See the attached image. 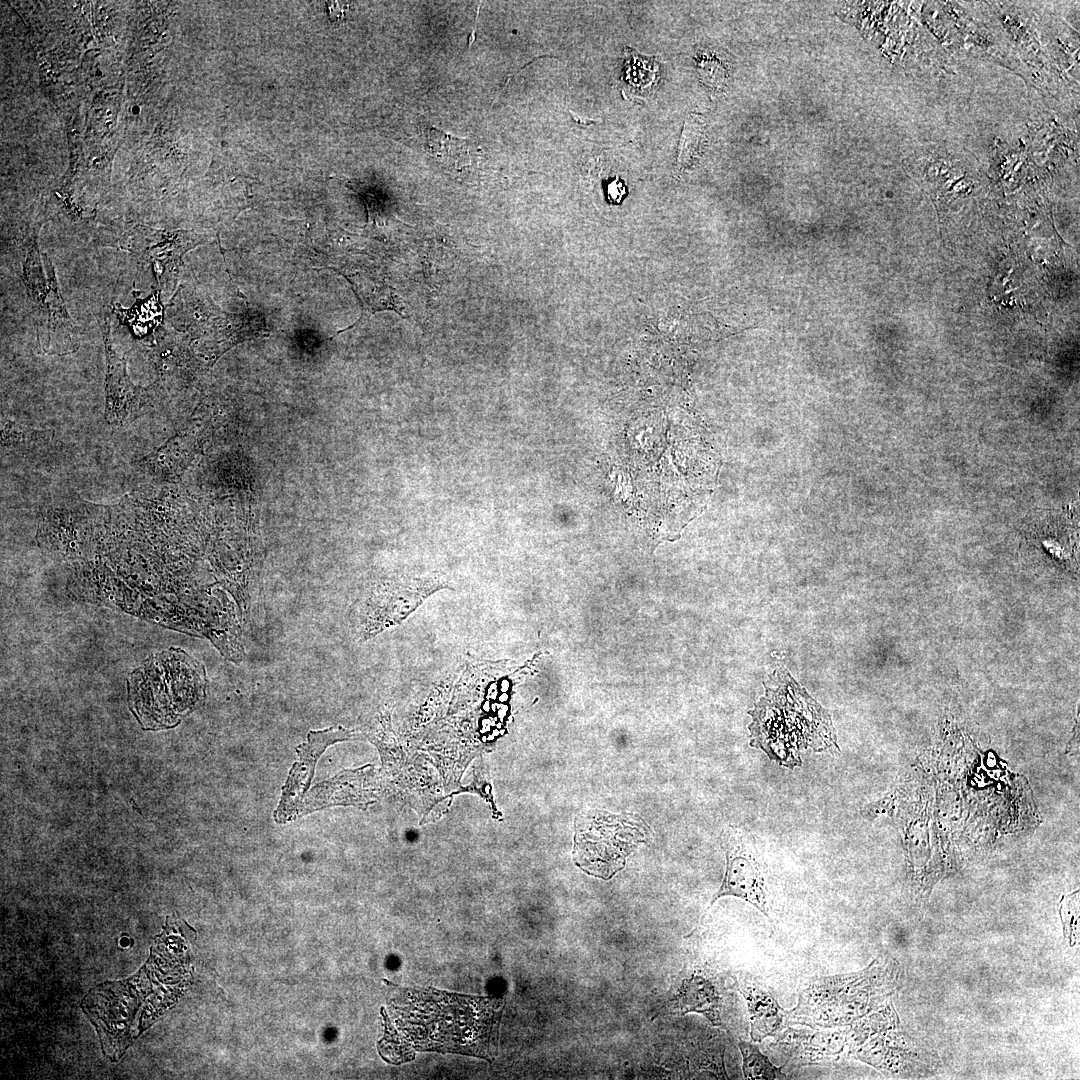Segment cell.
<instances>
[{
  "mask_svg": "<svg viewBox=\"0 0 1080 1080\" xmlns=\"http://www.w3.org/2000/svg\"><path fill=\"white\" fill-rule=\"evenodd\" d=\"M738 1047L742 1055V1071L746 1079L775 1080L786 1079L782 1067L775 1066L769 1058L761 1052L754 1041H738Z\"/></svg>",
  "mask_w": 1080,
  "mask_h": 1080,
  "instance_id": "12",
  "label": "cell"
},
{
  "mask_svg": "<svg viewBox=\"0 0 1080 1080\" xmlns=\"http://www.w3.org/2000/svg\"><path fill=\"white\" fill-rule=\"evenodd\" d=\"M447 587L448 583L438 576L381 583L366 603L363 620L365 636H373L385 628L399 624L425 599Z\"/></svg>",
  "mask_w": 1080,
  "mask_h": 1080,
  "instance_id": "5",
  "label": "cell"
},
{
  "mask_svg": "<svg viewBox=\"0 0 1080 1080\" xmlns=\"http://www.w3.org/2000/svg\"><path fill=\"white\" fill-rule=\"evenodd\" d=\"M670 1002L673 1011L679 1015L699 1013L712 1025L722 1026L721 991L710 976L699 970L683 977Z\"/></svg>",
  "mask_w": 1080,
  "mask_h": 1080,
  "instance_id": "10",
  "label": "cell"
},
{
  "mask_svg": "<svg viewBox=\"0 0 1080 1080\" xmlns=\"http://www.w3.org/2000/svg\"><path fill=\"white\" fill-rule=\"evenodd\" d=\"M22 279L34 304L38 330L42 326L40 346L51 354H66L78 348V330L66 311L59 293L53 265L47 255H40L35 239L26 245Z\"/></svg>",
  "mask_w": 1080,
  "mask_h": 1080,
  "instance_id": "3",
  "label": "cell"
},
{
  "mask_svg": "<svg viewBox=\"0 0 1080 1080\" xmlns=\"http://www.w3.org/2000/svg\"><path fill=\"white\" fill-rule=\"evenodd\" d=\"M355 736L356 735L352 731L344 729L343 727H332L323 731H311L308 734V743L300 745L298 748V751L300 752V761L292 768L289 779L284 787L281 805L278 809L282 807L285 810L295 808L297 798L299 796L302 798L304 791L310 785L316 760L329 744L340 740L352 739Z\"/></svg>",
  "mask_w": 1080,
  "mask_h": 1080,
  "instance_id": "8",
  "label": "cell"
},
{
  "mask_svg": "<svg viewBox=\"0 0 1080 1080\" xmlns=\"http://www.w3.org/2000/svg\"><path fill=\"white\" fill-rule=\"evenodd\" d=\"M705 138V123L700 115L687 117L678 146V166L687 168L699 156Z\"/></svg>",
  "mask_w": 1080,
  "mask_h": 1080,
  "instance_id": "13",
  "label": "cell"
},
{
  "mask_svg": "<svg viewBox=\"0 0 1080 1080\" xmlns=\"http://www.w3.org/2000/svg\"><path fill=\"white\" fill-rule=\"evenodd\" d=\"M197 243L187 232L139 227L126 234L122 247L147 263L159 287L174 282L184 253Z\"/></svg>",
  "mask_w": 1080,
  "mask_h": 1080,
  "instance_id": "6",
  "label": "cell"
},
{
  "mask_svg": "<svg viewBox=\"0 0 1080 1080\" xmlns=\"http://www.w3.org/2000/svg\"><path fill=\"white\" fill-rule=\"evenodd\" d=\"M132 112H133V113H135V114L139 113V112H140V109H139V107H138V106H134V107H133V109H132Z\"/></svg>",
  "mask_w": 1080,
  "mask_h": 1080,
  "instance_id": "14",
  "label": "cell"
},
{
  "mask_svg": "<svg viewBox=\"0 0 1080 1080\" xmlns=\"http://www.w3.org/2000/svg\"><path fill=\"white\" fill-rule=\"evenodd\" d=\"M102 329L107 359L106 418L110 423L122 424L134 408L138 391L127 374L125 357L115 349L106 317Z\"/></svg>",
  "mask_w": 1080,
  "mask_h": 1080,
  "instance_id": "7",
  "label": "cell"
},
{
  "mask_svg": "<svg viewBox=\"0 0 1080 1080\" xmlns=\"http://www.w3.org/2000/svg\"><path fill=\"white\" fill-rule=\"evenodd\" d=\"M426 149L438 161L461 171L472 162L473 152L477 151L473 142L467 138H458L434 126L425 131Z\"/></svg>",
  "mask_w": 1080,
  "mask_h": 1080,
  "instance_id": "11",
  "label": "cell"
},
{
  "mask_svg": "<svg viewBox=\"0 0 1080 1080\" xmlns=\"http://www.w3.org/2000/svg\"><path fill=\"white\" fill-rule=\"evenodd\" d=\"M404 1004L393 1034L406 1058L412 1050L488 1057L496 1031V999L428 989L413 991Z\"/></svg>",
  "mask_w": 1080,
  "mask_h": 1080,
  "instance_id": "1",
  "label": "cell"
},
{
  "mask_svg": "<svg viewBox=\"0 0 1080 1080\" xmlns=\"http://www.w3.org/2000/svg\"><path fill=\"white\" fill-rule=\"evenodd\" d=\"M764 685L765 695L749 711L752 747L789 769L802 765L803 750L839 751L830 714L785 669Z\"/></svg>",
  "mask_w": 1080,
  "mask_h": 1080,
  "instance_id": "2",
  "label": "cell"
},
{
  "mask_svg": "<svg viewBox=\"0 0 1080 1080\" xmlns=\"http://www.w3.org/2000/svg\"><path fill=\"white\" fill-rule=\"evenodd\" d=\"M721 846L726 855V870L711 905L721 897L734 896L771 919L768 870L755 837L742 829L728 827L721 835Z\"/></svg>",
  "mask_w": 1080,
  "mask_h": 1080,
  "instance_id": "4",
  "label": "cell"
},
{
  "mask_svg": "<svg viewBox=\"0 0 1080 1080\" xmlns=\"http://www.w3.org/2000/svg\"><path fill=\"white\" fill-rule=\"evenodd\" d=\"M737 989L747 1004L751 1041L762 1042L776 1035L786 1024L787 1011L779 1005L770 989L754 978H741Z\"/></svg>",
  "mask_w": 1080,
  "mask_h": 1080,
  "instance_id": "9",
  "label": "cell"
}]
</instances>
